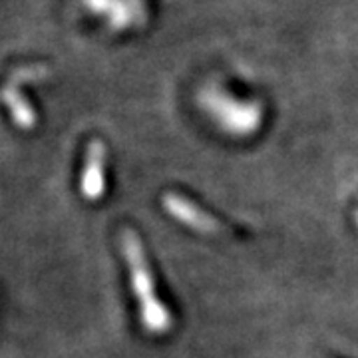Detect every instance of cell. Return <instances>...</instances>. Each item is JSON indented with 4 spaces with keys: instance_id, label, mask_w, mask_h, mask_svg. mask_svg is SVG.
Segmentation results:
<instances>
[{
    "instance_id": "cell-1",
    "label": "cell",
    "mask_w": 358,
    "mask_h": 358,
    "mask_svg": "<svg viewBox=\"0 0 358 358\" xmlns=\"http://www.w3.org/2000/svg\"><path fill=\"white\" fill-rule=\"evenodd\" d=\"M122 249L128 261L129 279H131V289L134 294L140 301V315L143 327L154 334H164L173 327V319L169 308L162 305V301L155 294L154 275L150 271L145 251L141 247L138 233L131 229L124 231L122 235Z\"/></svg>"
},
{
    "instance_id": "cell-2",
    "label": "cell",
    "mask_w": 358,
    "mask_h": 358,
    "mask_svg": "<svg viewBox=\"0 0 358 358\" xmlns=\"http://www.w3.org/2000/svg\"><path fill=\"white\" fill-rule=\"evenodd\" d=\"M207 106L213 115L221 122V126L237 136H245L255 131L261 124V112L257 106H245L233 100H227L223 96H211L207 98Z\"/></svg>"
},
{
    "instance_id": "cell-3",
    "label": "cell",
    "mask_w": 358,
    "mask_h": 358,
    "mask_svg": "<svg viewBox=\"0 0 358 358\" xmlns=\"http://www.w3.org/2000/svg\"><path fill=\"white\" fill-rule=\"evenodd\" d=\"M162 203H164V209H166L171 217L178 219L183 225L192 227L197 233H203V235L225 233V227L221 225V221L211 217L207 211H203L201 207H197L193 201H189L187 197H183L179 193H166L162 197Z\"/></svg>"
},
{
    "instance_id": "cell-4",
    "label": "cell",
    "mask_w": 358,
    "mask_h": 358,
    "mask_svg": "<svg viewBox=\"0 0 358 358\" xmlns=\"http://www.w3.org/2000/svg\"><path fill=\"white\" fill-rule=\"evenodd\" d=\"M80 189L84 199L98 201L106 193V145L103 141L94 140L88 145L82 179H80Z\"/></svg>"
},
{
    "instance_id": "cell-5",
    "label": "cell",
    "mask_w": 358,
    "mask_h": 358,
    "mask_svg": "<svg viewBox=\"0 0 358 358\" xmlns=\"http://www.w3.org/2000/svg\"><path fill=\"white\" fill-rule=\"evenodd\" d=\"M357 221H358V211H357Z\"/></svg>"
}]
</instances>
